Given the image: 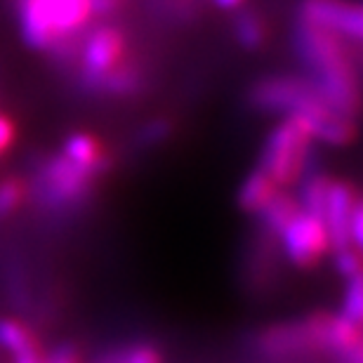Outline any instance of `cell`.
I'll return each instance as SVG.
<instances>
[{
	"mask_svg": "<svg viewBox=\"0 0 363 363\" xmlns=\"http://www.w3.org/2000/svg\"><path fill=\"white\" fill-rule=\"evenodd\" d=\"M250 104L264 113L300 116L311 125L316 140L330 147H345L357 137V121L337 113L316 85L302 78H262L250 90Z\"/></svg>",
	"mask_w": 363,
	"mask_h": 363,
	"instance_id": "6da1fadb",
	"label": "cell"
},
{
	"mask_svg": "<svg viewBox=\"0 0 363 363\" xmlns=\"http://www.w3.org/2000/svg\"><path fill=\"white\" fill-rule=\"evenodd\" d=\"M295 48L314 76L311 83L323 94V99L337 113L357 121L361 111V88L345 38L300 21L295 28Z\"/></svg>",
	"mask_w": 363,
	"mask_h": 363,
	"instance_id": "7a4b0ae2",
	"label": "cell"
},
{
	"mask_svg": "<svg viewBox=\"0 0 363 363\" xmlns=\"http://www.w3.org/2000/svg\"><path fill=\"white\" fill-rule=\"evenodd\" d=\"M314 142L316 137L307 121L300 116H283V121L267 137L259 170L281 189L300 184V179L307 175Z\"/></svg>",
	"mask_w": 363,
	"mask_h": 363,
	"instance_id": "3957f363",
	"label": "cell"
},
{
	"mask_svg": "<svg viewBox=\"0 0 363 363\" xmlns=\"http://www.w3.org/2000/svg\"><path fill=\"white\" fill-rule=\"evenodd\" d=\"M333 311H314L297 321L274 323L257 335V350L264 357L286 359L307 352H328L325 337L330 335Z\"/></svg>",
	"mask_w": 363,
	"mask_h": 363,
	"instance_id": "277c9868",
	"label": "cell"
},
{
	"mask_svg": "<svg viewBox=\"0 0 363 363\" xmlns=\"http://www.w3.org/2000/svg\"><path fill=\"white\" fill-rule=\"evenodd\" d=\"M97 172L71 163L67 156H55L43 165L38 177V199L45 208H76L90 199Z\"/></svg>",
	"mask_w": 363,
	"mask_h": 363,
	"instance_id": "5b68a950",
	"label": "cell"
},
{
	"mask_svg": "<svg viewBox=\"0 0 363 363\" xmlns=\"http://www.w3.org/2000/svg\"><path fill=\"white\" fill-rule=\"evenodd\" d=\"M283 257L300 269H311L333 250L325 222L318 215L300 210L279 236Z\"/></svg>",
	"mask_w": 363,
	"mask_h": 363,
	"instance_id": "8992f818",
	"label": "cell"
},
{
	"mask_svg": "<svg viewBox=\"0 0 363 363\" xmlns=\"http://www.w3.org/2000/svg\"><path fill=\"white\" fill-rule=\"evenodd\" d=\"M128 57V38L118 26H97L81 48V74L92 90H99L101 81L121 67Z\"/></svg>",
	"mask_w": 363,
	"mask_h": 363,
	"instance_id": "52a82bcc",
	"label": "cell"
},
{
	"mask_svg": "<svg viewBox=\"0 0 363 363\" xmlns=\"http://www.w3.org/2000/svg\"><path fill=\"white\" fill-rule=\"evenodd\" d=\"M300 21L325 28L345 40L363 43V5L347 0H302Z\"/></svg>",
	"mask_w": 363,
	"mask_h": 363,
	"instance_id": "ba28073f",
	"label": "cell"
},
{
	"mask_svg": "<svg viewBox=\"0 0 363 363\" xmlns=\"http://www.w3.org/2000/svg\"><path fill=\"white\" fill-rule=\"evenodd\" d=\"M357 199H359V189L357 186L350 184V182H345V179L333 177L328 196H325L323 213H321V220L325 222V229H328L333 250L350 248V245H352V241H350V222H352L354 206H357Z\"/></svg>",
	"mask_w": 363,
	"mask_h": 363,
	"instance_id": "9c48e42d",
	"label": "cell"
},
{
	"mask_svg": "<svg viewBox=\"0 0 363 363\" xmlns=\"http://www.w3.org/2000/svg\"><path fill=\"white\" fill-rule=\"evenodd\" d=\"M38 5L48 24L60 38L57 48H62L76 33H81L90 24V19H94L92 0H38Z\"/></svg>",
	"mask_w": 363,
	"mask_h": 363,
	"instance_id": "30bf717a",
	"label": "cell"
},
{
	"mask_svg": "<svg viewBox=\"0 0 363 363\" xmlns=\"http://www.w3.org/2000/svg\"><path fill=\"white\" fill-rule=\"evenodd\" d=\"M62 156H67L71 163L81 165V168L90 172H101L108 170L111 165V156L104 149V144L99 142V137H94L92 133H74L67 137L62 147Z\"/></svg>",
	"mask_w": 363,
	"mask_h": 363,
	"instance_id": "8fae6325",
	"label": "cell"
},
{
	"mask_svg": "<svg viewBox=\"0 0 363 363\" xmlns=\"http://www.w3.org/2000/svg\"><path fill=\"white\" fill-rule=\"evenodd\" d=\"M19 24L26 43L33 50H57L60 38L48 24L38 0H19Z\"/></svg>",
	"mask_w": 363,
	"mask_h": 363,
	"instance_id": "7c38bea8",
	"label": "cell"
},
{
	"mask_svg": "<svg viewBox=\"0 0 363 363\" xmlns=\"http://www.w3.org/2000/svg\"><path fill=\"white\" fill-rule=\"evenodd\" d=\"M279 191H281V186L257 168L243 179L241 189H238V208H241L243 213L257 217L267 208V203Z\"/></svg>",
	"mask_w": 363,
	"mask_h": 363,
	"instance_id": "4fadbf2b",
	"label": "cell"
},
{
	"mask_svg": "<svg viewBox=\"0 0 363 363\" xmlns=\"http://www.w3.org/2000/svg\"><path fill=\"white\" fill-rule=\"evenodd\" d=\"M300 203H297L295 196H290L288 191H281L274 196V199L267 203V208L262 213L257 215L259 220V227H262V234L274 238V241H279L281 231L288 227L290 222H293V217L300 213Z\"/></svg>",
	"mask_w": 363,
	"mask_h": 363,
	"instance_id": "5bb4252c",
	"label": "cell"
},
{
	"mask_svg": "<svg viewBox=\"0 0 363 363\" xmlns=\"http://www.w3.org/2000/svg\"><path fill=\"white\" fill-rule=\"evenodd\" d=\"M234 35L245 50H259L267 40L264 19L257 12H243L234 21Z\"/></svg>",
	"mask_w": 363,
	"mask_h": 363,
	"instance_id": "9a60e30c",
	"label": "cell"
},
{
	"mask_svg": "<svg viewBox=\"0 0 363 363\" xmlns=\"http://www.w3.org/2000/svg\"><path fill=\"white\" fill-rule=\"evenodd\" d=\"M28 184L21 177H5L0 179V224L17 213L28 199Z\"/></svg>",
	"mask_w": 363,
	"mask_h": 363,
	"instance_id": "2e32d148",
	"label": "cell"
},
{
	"mask_svg": "<svg viewBox=\"0 0 363 363\" xmlns=\"http://www.w3.org/2000/svg\"><path fill=\"white\" fill-rule=\"evenodd\" d=\"M340 314L363 328V269L347 279V288L342 295V311Z\"/></svg>",
	"mask_w": 363,
	"mask_h": 363,
	"instance_id": "e0dca14e",
	"label": "cell"
},
{
	"mask_svg": "<svg viewBox=\"0 0 363 363\" xmlns=\"http://www.w3.org/2000/svg\"><path fill=\"white\" fill-rule=\"evenodd\" d=\"M108 363H165V361H163V354L158 352L154 345L137 342V345L123 347L113 357H108Z\"/></svg>",
	"mask_w": 363,
	"mask_h": 363,
	"instance_id": "ac0fdd59",
	"label": "cell"
},
{
	"mask_svg": "<svg viewBox=\"0 0 363 363\" xmlns=\"http://www.w3.org/2000/svg\"><path fill=\"white\" fill-rule=\"evenodd\" d=\"M333 264H335L337 274L347 281L350 276H354L357 272L363 269V255L354 248V245H350V248L333 250Z\"/></svg>",
	"mask_w": 363,
	"mask_h": 363,
	"instance_id": "d6986e66",
	"label": "cell"
},
{
	"mask_svg": "<svg viewBox=\"0 0 363 363\" xmlns=\"http://www.w3.org/2000/svg\"><path fill=\"white\" fill-rule=\"evenodd\" d=\"M350 241L363 255V194H359L357 206H354L352 222H350Z\"/></svg>",
	"mask_w": 363,
	"mask_h": 363,
	"instance_id": "ffe728a7",
	"label": "cell"
},
{
	"mask_svg": "<svg viewBox=\"0 0 363 363\" xmlns=\"http://www.w3.org/2000/svg\"><path fill=\"white\" fill-rule=\"evenodd\" d=\"M17 140V125L7 113H0V156H5Z\"/></svg>",
	"mask_w": 363,
	"mask_h": 363,
	"instance_id": "44dd1931",
	"label": "cell"
},
{
	"mask_svg": "<svg viewBox=\"0 0 363 363\" xmlns=\"http://www.w3.org/2000/svg\"><path fill=\"white\" fill-rule=\"evenodd\" d=\"M48 357H50V363H83L81 352L71 342L57 345L52 352H48Z\"/></svg>",
	"mask_w": 363,
	"mask_h": 363,
	"instance_id": "7402d4cb",
	"label": "cell"
},
{
	"mask_svg": "<svg viewBox=\"0 0 363 363\" xmlns=\"http://www.w3.org/2000/svg\"><path fill=\"white\" fill-rule=\"evenodd\" d=\"M125 0H92L94 17H108V14L118 12Z\"/></svg>",
	"mask_w": 363,
	"mask_h": 363,
	"instance_id": "603a6c76",
	"label": "cell"
},
{
	"mask_svg": "<svg viewBox=\"0 0 363 363\" xmlns=\"http://www.w3.org/2000/svg\"><path fill=\"white\" fill-rule=\"evenodd\" d=\"M168 135V123H163V121H156L154 125H149L147 130H144V142H161L163 137Z\"/></svg>",
	"mask_w": 363,
	"mask_h": 363,
	"instance_id": "cb8c5ba5",
	"label": "cell"
},
{
	"mask_svg": "<svg viewBox=\"0 0 363 363\" xmlns=\"http://www.w3.org/2000/svg\"><path fill=\"white\" fill-rule=\"evenodd\" d=\"M213 3L220 7V10H238V7H243L245 0H213Z\"/></svg>",
	"mask_w": 363,
	"mask_h": 363,
	"instance_id": "d4e9b609",
	"label": "cell"
},
{
	"mask_svg": "<svg viewBox=\"0 0 363 363\" xmlns=\"http://www.w3.org/2000/svg\"><path fill=\"white\" fill-rule=\"evenodd\" d=\"M0 363H3V354H0Z\"/></svg>",
	"mask_w": 363,
	"mask_h": 363,
	"instance_id": "484cf974",
	"label": "cell"
},
{
	"mask_svg": "<svg viewBox=\"0 0 363 363\" xmlns=\"http://www.w3.org/2000/svg\"><path fill=\"white\" fill-rule=\"evenodd\" d=\"M3 363H10V361H5V359H3Z\"/></svg>",
	"mask_w": 363,
	"mask_h": 363,
	"instance_id": "4316f807",
	"label": "cell"
}]
</instances>
